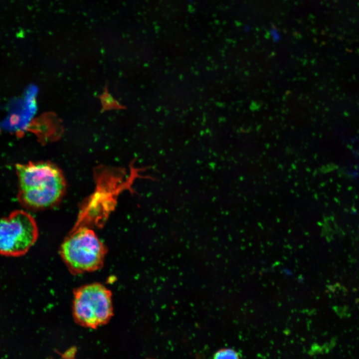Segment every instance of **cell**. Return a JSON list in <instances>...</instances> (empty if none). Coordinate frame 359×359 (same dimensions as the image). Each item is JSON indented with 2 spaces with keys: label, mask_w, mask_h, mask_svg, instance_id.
<instances>
[{
  "label": "cell",
  "mask_w": 359,
  "mask_h": 359,
  "mask_svg": "<svg viewBox=\"0 0 359 359\" xmlns=\"http://www.w3.org/2000/svg\"><path fill=\"white\" fill-rule=\"evenodd\" d=\"M15 172L18 179L17 199L29 209L51 207L63 196L66 188L62 172L46 162L17 164Z\"/></svg>",
  "instance_id": "obj_1"
},
{
  "label": "cell",
  "mask_w": 359,
  "mask_h": 359,
  "mask_svg": "<svg viewBox=\"0 0 359 359\" xmlns=\"http://www.w3.org/2000/svg\"><path fill=\"white\" fill-rule=\"evenodd\" d=\"M107 249L90 227L74 228L60 245V255L73 275L97 271L103 266Z\"/></svg>",
  "instance_id": "obj_2"
},
{
  "label": "cell",
  "mask_w": 359,
  "mask_h": 359,
  "mask_svg": "<svg viewBox=\"0 0 359 359\" xmlns=\"http://www.w3.org/2000/svg\"><path fill=\"white\" fill-rule=\"evenodd\" d=\"M72 315L75 322L95 329L107 324L113 316L112 294L104 285L92 283L73 292Z\"/></svg>",
  "instance_id": "obj_3"
},
{
  "label": "cell",
  "mask_w": 359,
  "mask_h": 359,
  "mask_svg": "<svg viewBox=\"0 0 359 359\" xmlns=\"http://www.w3.org/2000/svg\"><path fill=\"white\" fill-rule=\"evenodd\" d=\"M38 236L33 217L22 209H16L0 218V255L18 257L26 254Z\"/></svg>",
  "instance_id": "obj_4"
},
{
  "label": "cell",
  "mask_w": 359,
  "mask_h": 359,
  "mask_svg": "<svg viewBox=\"0 0 359 359\" xmlns=\"http://www.w3.org/2000/svg\"><path fill=\"white\" fill-rule=\"evenodd\" d=\"M239 353L232 349L223 348L216 352L213 356L214 359H239Z\"/></svg>",
  "instance_id": "obj_5"
}]
</instances>
